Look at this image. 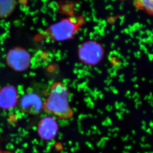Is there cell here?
<instances>
[{
    "instance_id": "obj_1",
    "label": "cell",
    "mask_w": 153,
    "mask_h": 153,
    "mask_svg": "<svg viewBox=\"0 0 153 153\" xmlns=\"http://www.w3.org/2000/svg\"><path fill=\"white\" fill-rule=\"evenodd\" d=\"M69 93L66 85L60 82H53L49 94L43 102L46 112L61 119L72 117L74 111L69 103Z\"/></svg>"
},
{
    "instance_id": "obj_2",
    "label": "cell",
    "mask_w": 153,
    "mask_h": 153,
    "mask_svg": "<svg viewBox=\"0 0 153 153\" xmlns=\"http://www.w3.org/2000/svg\"><path fill=\"white\" fill-rule=\"evenodd\" d=\"M79 25L72 18L62 19L49 27L44 32V37L53 41H66L74 37L79 29Z\"/></svg>"
},
{
    "instance_id": "obj_3",
    "label": "cell",
    "mask_w": 153,
    "mask_h": 153,
    "mask_svg": "<svg viewBox=\"0 0 153 153\" xmlns=\"http://www.w3.org/2000/svg\"><path fill=\"white\" fill-rule=\"evenodd\" d=\"M78 56L81 62L85 65L94 66L99 64L103 58L104 49L96 41H85L79 46Z\"/></svg>"
},
{
    "instance_id": "obj_4",
    "label": "cell",
    "mask_w": 153,
    "mask_h": 153,
    "mask_svg": "<svg viewBox=\"0 0 153 153\" xmlns=\"http://www.w3.org/2000/svg\"><path fill=\"white\" fill-rule=\"evenodd\" d=\"M7 65L18 72L28 69L31 63V56L29 52L22 47H16L9 50L6 58Z\"/></svg>"
},
{
    "instance_id": "obj_5",
    "label": "cell",
    "mask_w": 153,
    "mask_h": 153,
    "mask_svg": "<svg viewBox=\"0 0 153 153\" xmlns=\"http://www.w3.org/2000/svg\"><path fill=\"white\" fill-rule=\"evenodd\" d=\"M19 109L25 114L37 115L43 109V102L40 96L33 91H28L19 101Z\"/></svg>"
},
{
    "instance_id": "obj_6",
    "label": "cell",
    "mask_w": 153,
    "mask_h": 153,
    "mask_svg": "<svg viewBox=\"0 0 153 153\" xmlns=\"http://www.w3.org/2000/svg\"><path fill=\"white\" fill-rule=\"evenodd\" d=\"M58 129V124L55 118L47 116L40 120L37 125V132L40 138L49 141L55 138Z\"/></svg>"
},
{
    "instance_id": "obj_7",
    "label": "cell",
    "mask_w": 153,
    "mask_h": 153,
    "mask_svg": "<svg viewBox=\"0 0 153 153\" xmlns=\"http://www.w3.org/2000/svg\"><path fill=\"white\" fill-rule=\"evenodd\" d=\"M18 101V92L13 86H6L0 91V108L1 109H12Z\"/></svg>"
},
{
    "instance_id": "obj_8",
    "label": "cell",
    "mask_w": 153,
    "mask_h": 153,
    "mask_svg": "<svg viewBox=\"0 0 153 153\" xmlns=\"http://www.w3.org/2000/svg\"><path fill=\"white\" fill-rule=\"evenodd\" d=\"M16 0H0V18L10 16L15 10Z\"/></svg>"
},
{
    "instance_id": "obj_9",
    "label": "cell",
    "mask_w": 153,
    "mask_h": 153,
    "mask_svg": "<svg viewBox=\"0 0 153 153\" xmlns=\"http://www.w3.org/2000/svg\"><path fill=\"white\" fill-rule=\"evenodd\" d=\"M136 8L153 15V0H134Z\"/></svg>"
},
{
    "instance_id": "obj_10",
    "label": "cell",
    "mask_w": 153,
    "mask_h": 153,
    "mask_svg": "<svg viewBox=\"0 0 153 153\" xmlns=\"http://www.w3.org/2000/svg\"><path fill=\"white\" fill-rule=\"evenodd\" d=\"M0 153H12L10 151L7 150H0Z\"/></svg>"
}]
</instances>
